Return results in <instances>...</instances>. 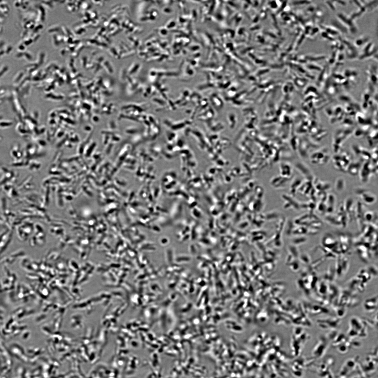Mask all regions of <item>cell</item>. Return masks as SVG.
Returning <instances> with one entry per match:
<instances>
[{"label": "cell", "instance_id": "cell-1", "mask_svg": "<svg viewBox=\"0 0 378 378\" xmlns=\"http://www.w3.org/2000/svg\"><path fill=\"white\" fill-rule=\"evenodd\" d=\"M349 325L348 332L349 338L354 340L367 337L368 326L363 319L353 317L350 321Z\"/></svg>", "mask_w": 378, "mask_h": 378}, {"label": "cell", "instance_id": "cell-2", "mask_svg": "<svg viewBox=\"0 0 378 378\" xmlns=\"http://www.w3.org/2000/svg\"><path fill=\"white\" fill-rule=\"evenodd\" d=\"M341 322L340 319L338 317L319 319L316 321L320 328L330 331L336 329L340 326Z\"/></svg>", "mask_w": 378, "mask_h": 378}, {"label": "cell", "instance_id": "cell-3", "mask_svg": "<svg viewBox=\"0 0 378 378\" xmlns=\"http://www.w3.org/2000/svg\"><path fill=\"white\" fill-rule=\"evenodd\" d=\"M329 340L327 336H322L319 338L314 346L312 353L314 359L316 360L324 355L328 347Z\"/></svg>", "mask_w": 378, "mask_h": 378}, {"label": "cell", "instance_id": "cell-4", "mask_svg": "<svg viewBox=\"0 0 378 378\" xmlns=\"http://www.w3.org/2000/svg\"><path fill=\"white\" fill-rule=\"evenodd\" d=\"M375 348L374 352H372V354H369L368 357H367L365 360V363L364 364H362V368L363 372H364L365 374L367 373V375H370V374L373 373L375 372L376 370V366L377 364V360H376L375 356V353L376 351L377 350V348L376 350Z\"/></svg>", "mask_w": 378, "mask_h": 378}, {"label": "cell", "instance_id": "cell-5", "mask_svg": "<svg viewBox=\"0 0 378 378\" xmlns=\"http://www.w3.org/2000/svg\"><path fill=\"white\" fill-rule=\"evenodd\" d=\"M364 310L367 312L372 313L377 310L378 296L369 298L365 301L363 303Z\"/></svg>", "mask_w": 378, "mask_h": 378}, {"label": "cell", "instance_id": "cell-6", "mask_svg": "<svg viewBox=\"0 0 378 378\" xmlns=\"http://www.w3.org/2000/svg\"><path fill=\"white\" fill-rule=\"evenodd\" d=\"M311 307L310 310V313L312 315H317L321 314H327L329 312L328 309L324 307L321 305L316 304H311Z\"/></svg>", "mask_w": 378, "mask_h": 378}, {"label": "cell", "instance_id": "cell-7", "mask_svg": "<svg viewBox=\"0 0 378 378\" xmlns=\"http://www.w3.org/2000/svg\"><path fill=\"white\" fill-rule=\"evenodd\" d=\"M368 39L364 36L362 37L356 39L355 41V45L356 47H360L364 45L367 43Z\"/></svg>", "mask_w": 378, "mask_h": 378}, {"label": "cell", "instance_id": "cell-8", "mask_svg": "<svg viewBox=\"0 0 378 378\" xmlns=\"http://www.w3.org/2000/svg\"><path fill=\"white\" fill-rule=\"evenodd\" d=\"M363 134V131L360 130H356L355 133V135L356 137H359L362 135Z\"/></svg>", "mask_w": 378, "mask_h": 378}]
</instances>
